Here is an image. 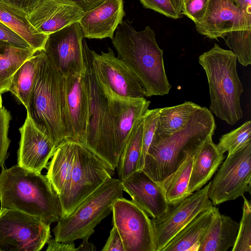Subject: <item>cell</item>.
Wrapping results in <instances>:
<instances>
[{"label": "cell", "instance_id": "83f0119b", "mask_svg": "<svg viewBox=\"0 0 251 251\" xmlns=\"http://www.w3.org/2000/svg\"><path fill=\"white\" fill-rule=\"evenodd\" d=\"M201 106L190 101L173 106L160 108L153 138L166 137L182 128Z\"/></svg>", "mask_w": 251, "mask_h": 251}, {"label": "cell", "instance_id": "4316f807", "mask_svg": "<svg viewBox=\"0 0 251 251\" xmlns=\"http://www.w3.org/2000/svg\"><path fill=\"white\" fill-rule=\"evenodd\" d=\"M45 55L44 50H37L20 66L12 76L8 91L11 92L25 108L27 107L38 69Z\"/></svg>", "mask_w": 251, "mask_h": 251}, {"label": "cell", "instance_id": "f35d334b", "mask_svg": "<svg viewBox=\"0 0 251 251\" xmlns=\"http://www.w3.org/2000/svg\"><path fill=\"white\" fill-rule=\"evenodd\" d=\"M0 42L23 49H32L25 40L1 21Z\"/></svg>", "mask_w": 251, "mask_h": 251}, {"label": "cell", "instance_id": "52a82bcc", "mask_svg": "<svg viewBox=\"0 0 251 251\" xmlns=\"http://www.w3.org/2000/svg\"><path fill=\"white\" fill-rule=\"evenodd\" d=\"M119 178H108L69 216L60 218L53 228L55 239L69 243L89 238L95 227L112 211L114 202L123 197Z\"/></svg>", "mask_w": 251, "mask_h": 251}, {"label": "cell", "instance_id": "7bdbcfd3", "mask_svg": "<svg viewBox=\"0 0 251 251\" xmlns=\"http://www.w3.org/2000/svg\"><path fill=\"white\" fill-rule=\"evenodd\" d=\"M76 3L84 12L92 9L104 0H71Z\"/></svg>", "mask_w": 251, "mask_h": 251}, {"label": "cell", "instance_id": "8d00e7d4", "mask_svg": "<svg viewBox=\"0 0 251 251\" xmlns=\"http://www.w3.org/2000/svg\"><path fill=\"white\" fill-rule=\"evenodd\" d=\"M208 0H185L182 2L181 15L189 18L195 24L203 19Z\"/></svg>", "mask_w": 251, "mask_h": 251}, {"label": "cell", "instance_id": "7c38bea8", "mask_svg": "<svg viewBox=\"0 0 251 251\" xmlns=\"http://www.w3.org/2000/svg\"><path fill=\"white\" fill-rule=\"evenodd\" d=\"M210 183L185 199L169 204L163 214L158 218H151L156 251H161L201 211L213 205L208 195Z\"/></svg>", "mask_w": 251, "mask_h": 251}, {"label": "cell", "instance_id": "4fadbf2b", "mask_svg": "<svg viewBox=\"0 0 251 251\" xmlns=\"http://www.w3.org/2000/svg\"><path fill=\"white\" fill-rule=\"evenodd\" d=\"M83 38L79 22L70 25L48 36L44 50L63 77L72 74H85Z\"/></svg>", "mask_w": 251, "mask_h": 251}, {"label": "cell", "instance_id": "b9f144b4", "mask_svg": "<svg viewBox=\"0 0 251 251\" xmlns=\"http://www.w3.org/2000/svg\"><path fill=\"white\" fill-rule=\"evenodd\" d=\"M4 2L17 6L26 12L32 8L39 0H0Z\"/></svg>", "mask_w": 251, "mask_h": 251}, {"label": "cell", "instance_id": "8992f818", "mask_svg": "<svg viewBox=\"0 0 251 251\" xmlns=\"http://www.w3.org/2000/svg\"><path fill=\"white\" fill-rule=\"evenodd\" d=\"M85 78L87 85L89 112L83 146L115 169L116 159L114 143L112 118L108 97L95 72L92 50L82 41Z\"/></svg>", "mask_w": 251, "mask_h": 251}, {"label": "cell", "instance_id": "484cf974", "mask_svg": "<svg viewBox=\"0 0 251 251\" xmlns=\"http://www.w3.org/2000/svg\"><path fill=\"white\" fill-rule=\"evenodd\" d=\"M215 205L198 214L180 230L161 251H198L200 242L213 216Z\"/></svg>", "mask_w": 251, "mask_h": 251}, {"label": "cell", "instance_id": "836d02e7", "mask_svg": "<svg viewBox=\"0 0 251 251\" xmlns=\"http://www.w3.org/2000/svg\"><path fill=\"white\" fill-rule=\"evenodd\" d=\"M242 216L232 251H251V204L244 196Z\"/></svg>", "mask_w": 251, "mask_h": 251}, {"label": "cell", "instance_id": "f546056e", "mask_svg": "<svg viewBox=\"0 0 251 251\" xmlns=\"http://www.w3.org/2000/svg\"><path fill=\"white\" fill-rule=\"evenodd\" d=\"M37 51L0 42V93L8 91L15 72Z\"/></svg>", "mask_w": 251, "mask_h": 251}, {"label": "cell", "instance_id": "7402d4cb", "mask_svg": "<svg viewBox=\"0 0 251 251\" xmlns=\"http://www.w3.org/2000/svg\"><path fill=\"white\" fill-rule=\"evenodd\" d=\"M76 141L65 140L56 148L47 167L46 175L60 203L69 192Z\"/></svg>", "mask_w": 251, "mask_h": 251}, {"label": "cell", "instance_id": "9c48e42d", "mask_svg": "<svg viewBox=\"0 0 251 251\" xmlns=\"http://www.w3.org/2000/svg\"><path fill=\"white\" fill-rule=\"evenodd\" d=\"M50 225L12 209H0V251H39L51 238Z\"/></svg>", "mask_w": 251, "mask_h": 251}, {"label": "cell", "instance_id": "9a60e30c", "mask_svg": "<svg viewBox=\"0 0 251 251\" xmlns=\"http://www.w3.org/2000/svg\"><path fill=\"white\" fill-rule=\"evenodd\" d=\"M195 26L201 34L217 40L233 30L251 29V16L242 9L236 0H208L203 18Z\"/></svg>", "mask_w": 251, "mask_h": 251}, {"label": "cell", "instance_id": "44dd1931", "mask_svg": "<svg viewBox=\"0 0 251 251\" xmlns=\"http://www.w3.org/2000/svg\"><path fill=\"white\" fill-rule=\"evenodd\" d=\"M125 15L124 0H104L95 8L84 12L78 22L84 38L112 39Z\"/></svg>", "mask_w": 251, "mask_h": 251}, {"label": "cell", "instance_id": "8fae6325", "mask_svg": "<svg viewBox=\"0 0 251 251\" xmlns=\"http://www.w3.org/2000/svg\"><path fill=\"white\" fill-rule=\"evenodd\" d=\"M112 212L125 251H156L151 220L140 206L122 197L114 202Z\"/></svg>", "mask_w": 251, "mask_h": 251}, {"label": "cell", "instance_id": "ba28073f", "mask_svg": "<svg viewBox=\"0 0 251 251\" xmlns=\"http://www.w3.org/2000/svg\"><path fill=\"white\" fill-rule=\"evenodd\" d=\"M114 170L98 155L77 142L70 189L61 203V218L73 213L85 199L114 175Z\"/></svg>", "mask_w": 251, "mask_h": 251}, {"label": "cell", "instance_id": "4dcf8cb0", "mask_svg": "<svg viewBox=\"0 0 251 251\" xmlns=\"http://www.w3.org/2000/svg\"><path fill=\"white\" fill-rule=\"evenodd\" d=\"M193 161V155L187 157L179 168L161 183L169 204L178 202L191 194L188 186Z\"/></svg>", "mask_w": 251, "mask_h": 251}, {"label": "cell", "instance_id": "7dc6e473", "mask_svg": "<svg viewBox=\"0 0 251 251\" xmlns=\"http://www.w3.org/2000/svg\"><path fill=\"white\" fill-rule=\"evenodd\" d=\"M182 2H183V1H182Z\"/></svg>", "mask_w": 251, "mask_h": 251}, {"label": "cell", "instance_id": "30bf717a", "mask_svg": "<svg viewBox=\"0 0 251 251\" xmlns=\"http://www.w3.org/2000/svg\"><path fill=\"white\" fill-rule=\"evenodd\" d=\"M208 195L213 205L251 192V141L227 154L213 179Z\"/></svg>", "mask_w": 251, "mask_h": 251}, {"label": "cell", "instance_id": "d6986e66", "mask_svg": "<svg viewBox=\"0 0 251 251\" xmlns=\"http://www.w3.org/2000/svg\"><path fill=\"white\" fill-rule=\"evenodd\" d=\"M26 13L32 26L49 35L78 22L84 11L71 0H39Z\"/></svg>", "mask_w": 251, "mask_h": 251}, {"label": "cell", "instance_id": "e0dca14e", "mask_svg": "<svg viewBox=\"0 0 251 251\" xmlns=\"http://www.w3.org/2000/svg\"><path fill=\"white\" fill-rule=\"evenodd\" d=\"M21 139L17 152V164L26 170L41 173L47 168L56 146L50 137L41 130L29 113L20 128Z\"/></svg>", "mask_w": 251, "mask_h": 251}, {"label": "cell", "instance_id": "cb8c5ba5", "mask_svg": "<svg viewBox=\"0 0 251 251\" xmlns=\"http://www.w3.org/2000/svg\"><path fill=\"white\" fill-rule=\"evenodd\" d=\"M239 223L222 214L216 207L212 219L202 236L198 251H226L235 242Z\"/></svg>", "mask_w": 251, "mask_h": 251}, {"label": "cell", "instance_id": "603a6c76", "mask_svg": "<svg viewBox=\"0 0 251 251\" xmlns=\"http://www.w3.org/2000/svg\"><path fill=\"white\" fill-rule=\"evenodd\" d=\"M224 159V154L213 142L212 136L208 137L193 155L188 186L191 194L201 189L207 183Z\"/></svg>", "mask_w": 251, "mask_h": 251}, {"label": "cell", "instance_id": "277c9868", "mask_svg": "<svg viewBox=\"0 0 251 251\" xmlns=\"http://www.w3.org/2000/svg\"><path fill=\"white\" fill-rule=\"evenodd\" d=\"M237 60L231 50L224 49L216 43L199 57L208 80L209 110L231 126L243 117L240 98L243 87L237 74Z\"/></svg>", "mask_w": 251, "mask_h": 251}, {"label": "cell", "instance_id": "3957f363", "mask_svg": "<svg viewBox=\"0 0 251 251\" xmlns=\"http://www.w3.org/2000/svg\"><path fill=\"white\" fill-rule=\"evenodd\" d=\"M0 208L17 210L50 225L62 216L59 197L47 176L15 165L0 172Z\"/></svg>", "mask_w": 251, "mask_h": 251}, {"label": "cell", "instance_id": "5bb4252c", "mask_svg": "<svg viewBox=\"0 0 251 251\" xmlns=\"http://www.w3.org/2000/svg\"><path fill=\"white\" fill-rule=\"evenodd\" d=\"M95 72L100 81L115 94L130 98H143L145 91L136 76L111 48L100 54L92 50Z\"/></svg>", "mask_w": 251, "mask_h": 251}, {"label": "cell", "instance_id": "bcb514c9", "mask_svg": "<svg viewBox=\"0 0 251 251\" xmlns=\"http://www.w3.org/2000/svg\"><path fill=\"white\" fill-rule=\"evenodd\" d=\"M173 4L176 9V10L177 13L182 17V15H181V8L182 5L183 0H172Z\"/></svg>", "mask_w": 251, "mask_h": 251}, {"label": "cell", "instance_id": "2e32d148", "mask_svg": "<svg viewBox=\"0 0 251 251\" xmlns=\"http://www.w3.org/2000/svg\"><path fill=\"white\" fill-rule=\"evenodd\" d=\"M100 82L109 102L113 123L114 151L119 162L134 126L149 109L151 101L145 98L122 97L112 91L101 81Z\"/></svg>", "mask_w": 251, "mask_h": 251}, {"label": "cell", "instance_id": "ab89813d", "mask_svg": "<svg viewBox=\"0 0 251 251\" xmlns=\"http://www.w3.org/2000/svg\"><path fill=\"white\" fill-rule=\"evenodd\" d=\"M102 251H125L121 237L116 227L113 226Z\"/></svg>", "mask_w": 251, "mask_h": 251}, {"label": "cell", "instance_id": "d6a6232c", "mask_svg": "<svg viewBox=\"0 0 251 251\" xmlns=\"http://www.w3.org/2000/svg\"><path fill=\"white\" fill-rule=\"evenodd\" d=\"M251 141V122L248 121L238 128L223 135L216 145L222 153L227 152L228 154H230Z\"/></svg>", "mask_w": 251, "mask_h": 251}, {"label": "cell", "instance_id": "d4e9b609", "mask_svg": "<svg viewBox=\"0 0 251 251\" xmlns=\"http://www.w3.org/2000/svg\"><path fill=\"white\" fill-rule=\"evenodd\" d=\"M0 21L25 40L32 49L44 50L48 35L38 32L32 26L24 10L0 0Z\"/></svg>", "mask_w": 251, "mask_h": 251}, {"label": "cell", "instance_id": "60d3db41", "mask_svg": "<svg viewBox=\"0 0 251 251\" xmlns=\"http://www.w3.org/2000/svg\"><path fill=\"white\" fill-rule=\"evenodd\" d=\"M47 243V251H76L74 242L64 243L50 239Z\"/></svg>", "mask_w": 251, "mask_h": 251}, {"label": "cell", "instance_id": "74e56055", "mask_svg": "<svg viewBox=\"0 0 251 251\" xmlns=\"http://www.w3.org/2000/svg\"><path fill=\"white\" fill-rule=\"evenodd\" d=\"M143 6L154 10L168 18L177 19L182 18L177 12L172 0H139Z\"/></svg>", "mask_w": 251, "mask_h": 251}, {"label": "cell", "instance_id": "f6af8a7d", "mask_svg": "<svg viewBox=\"0 0 251 251\" xmlns=\"http://www.w3.org/2000/svg\"><path fill=\"white\" fill-rule=\"evenodd\" d=\"M236 1L247 14L251 16V0H236Z\"/></svg>", "mask_w": 251, "mask_h": 251}, {"label": "cell", "instance_id": "7a4b0ae2", "mask_svg": "<svg viewBox=\"0 0 251 251\" xmlns=\"http://www.w3.org/2000/svg\"><path fill=\"white\" fill-rule=\"evenodd\" d=\"M216 127L209 109L200 106L182 128L166 137L153 138L142 170L161 183L187 157L194 155L208 137L213 136Z\"/></svg>", "mask_w": 251, "mask_h": 251}, {"label": "cell", "instance_id": "ffe728a7", "mask_svg": "<svg viewBox=\"0 0 251 251\" xmlns=\"http://www.w3.org/2000/svg\"><path fill=\"white\" fill-rule=\"evenodd\" d=\"M121 182L124 191L128 194L132 201L149 217L158 218L167 210L169 203L162 186L142 170L135 171Z\"/></svg>", "mask_w": 251, "mask_h": 251}, {"label": "cell", "instance_id": "f1b7e54d", "mask_svg": "<svg viewBox=\"0 0 251 251\" xmlns=\"http://www.w3.org/2000/svg\"><path fill=\"white\" fill-rule=\"evenodd\" d=\"M143 128V116L134 126L120 156L116 168L121 181L137 171L142 150Z\"/></svg>", "mask_w": 251, "mask_h": 251}, {"label": "cell", "instance_id": "ee69618b", "mask_svg": "<svg viewBox=\"0 0 251 251\" xmlns=\"http://www.w3.org/2000/svg\"><path fill=\"white\" fill-rule=\"evenodd\" d=\"M89 238H83L82 242L76 248V251H96V247L92 243L88 242Z\"/></svg>", "mask_w": 251, "mask_h": 251}, {"label": "cell", "instance_id": "ac0fdd59", "mask_svg": "<svg viewBox=\"0 0 251 251\" xmlns=\"http://www.w3.org/2000/svg\"><path fill=\"white\" fill-rule=\"evenodd\" d=\"M67 139L83 144L87 126L89 100L85 74L64 77Z\"/></svg>", "mask_w": 251, "mask_h": 251}, {"label": "cell", "instance_id": "d590c367", "mask_svg": "<svg viewBox=\"0 0 251 251\" xmlns=\"http://www.w3.org/2000/svg\"><path fill=\"white\" fill-rule=\"evenodd\" d=\"M11 120L10 112L2 105L1 94L0 93V167L2 168L6 159L10 143L8 134Z\"/></svg>", "mask_w": 251, "mask_h": 251}, {"label": "cell", "instance_id": "e575fe53", "mask_svg": "<svg viewBox=\"0 0 251 251\" xmlns=\"http://www.w3.org/2000/svg\"><path fill=\"white\" fill-rule=\"evenodd\" d=\"M160 108L148 109L143 115L142 150L137 170H142L149 148L154 136Z\"/></svg>", "mask_w": 251, "mask_h": 251}, {"label": "cell", "instance_id": "5b68a950", "mask_svg": "<svg viewBox=\"0 0 251 251\" xmlns=\"http://www.w3.org/2000/svg\"><path fill=\"white\" fill-rule=\"evenodd\" d=\"M26 109L56 147L67 139L64 77L46 53L38 69Z\"/></svg>", "mask_w": 251, "mask_h": 251}, {"label": "cell", "instance_id": "1f68e13d", "mask_svg": "<svg viewBox=\"0 0 251 251\" xmlns=\"http://www.w3.org/2000/svg\"><path fill=\"white\" fill-rule=\"evenodd\" d=\"M222 38L242 65L247 66L251 64V29L233 30Z\"/></svg>", "mask_w": 251, "mask_h": 251}, {"label": "cell", "instance_id": "6da1fadb", "mask_svg": "<svg viewBox=\"0 0 251 251\" xmlns=\"http://www.w3.org/2000/svg\"><path fill=\"white\" fill-rule=\"evenodd\" d=\"M112 40L118 57L139 79L145 97L163 96L171 88L164 67L163 52L150 26L136 31L128 20H123Z\"/></svg>", "mask_w": 251, "mask_h": 251}]
</instances>
